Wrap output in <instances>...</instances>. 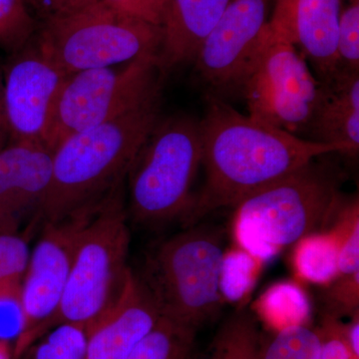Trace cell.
I'll return each mask as SVG.
<instances>
[{
  "mask_svg": "<svg viewBox=\"0 0 359 359\" xmlns=\"http://www.w3.org/2000/svg\"><path fill=\"white\" fill-rule=\"evenodd\" d=\"M55 1H57V0H55Z\"/></svg>",
  "mask_w": 359,
  "mask_h": 359,
  "instance_id": "cell-35",
  "label": "cell"
},
{
  "mask_svg": "<svg viewBox=\"0 0 359 359\" xmlns=\"http://www.w3.org/2000/svg\"><path fill=\"white\" fill-rule=\"evenodd\" d=\"M96 0H57L56 11H70L93 4Z\"/></svg>",
  "mask_w": 359,
  "mask_h": 359,
  "instance_id": "cell-34",
  "label": "cell"
},
{
  "mask_svg": "<svg viewBox=\"0 0 359 359\" xmlns=\"http://www.w3.org/2000/svg\"><path fill=\"white\" fill-rule=\"evenodd\" d=\"M327 287V313L339 318L341 314L353 316L359 313V271L340 275Z\"/></svg>",
  "mask_w": 359,
  "mask_h": 359,
  "instance_id": "cell-29",
  "label": "cell"
},
{
  "mask_svg": "<svg viewBox=\"0 0 359 359\" xmlns=\"http://www.w3.org/2000/svg\"><path fill=\"white\" fill-rule=\"evenodd\" d=\"M36 40L42 50L70 75L159 53L163 29L116 13L96 0L75 11L51 14Z\"/></svg>",
  "mask_w": 359,
  "mask_h": 359,
  "instance_id": "cell-7",
  "label": "cell"
},
{
  "mask_svg": "<svg viewBox=\"0 0 359 359\" xmlns=\"http://www.w3.org/2000/svg\"><path fill=\"white\" fill-rule=\"evenodd\" d=\"M292 247L290 263L299 280L328 285L340 276L337 241L330 231L309 233Z\"/></svg>",
  "mask_w": 359,
  "mask_h": 359,
  "instance_id": "cell-19",
  "label": "cell"
},
{
  "mask_svg": "<svg viewBox=\"0 0 359 359\" xmlns=\"http://www.w3.org/2000/svg\"><path fill=\"white\" fill-rule=\"evenodd\" d=\"M308 140L340 145L351 158L359 151V72L339 71L321 83L320 97L306 133Z\"/></svg>",
  "mask_w": 359,
  "mask_h": 359,
  "instance_id": "cell-16",
  "label": "cell"
},
{
  "mask_svg": "<svg viewBox=\"0 0 359 359\" xmlns=\"http://www.w3.org/2000/svg\"><path fill=\"white\" fill-rule=\"evenodd\" d=\"M264 264L238 245L224 250L219 271V290L224 302H244L254 290Z\"/></svg>",
  "mask_w": 359,
  "mask_h": 359,
  "instance_id": "cell-22",
  "label": "cell"
},
{
  "mask_svg": "<svg viewBox=\"0 0 359 359\" xmlns=\"http://www.w3.org/2000/svg\"><path fill=\"white\" fill-rule=\"evenodd\" d=\"M320 328L295 325L262 337L261 359H320Z\"/></svg>",
  "mask_w": 359,
  "mask_h": 359,
  "instance_id": "cell-23",
  "label": "cell"
},
{
  "mask_svg": "<svg viewBox=\"0 0 359 359\" xmlns=\"http://www.w3.org/2000/svg\"><path fill=\"white\" fill-rule=\"evenodd\" d=\"M102 199L84 205L65 219L43 223L41 237L30 252L21 285L18 302L20 332L13 347V359L25 355L36 342L40 328L57 311L80 235Z\"/></svg>",
  "mask_w": 359,
  "mask_h": 359,
  "instance_id": "cell-10",
  "label": "cell"
},
{
  "mask_svg": "<svg viewBox=\"0 0 359 359\" xmlns=\"http://www.w3.org/2000/svg\"><path fill=\"white\" fill-rule=\"evenodd\" d=\"M46 337L33 344L29 359H85L86 332L77 325H59L47 332Z\"/></svg>",
  "mask_w": 359,
  "mask_h": 359,
  "instance_id": "cell-27",
  "label": "cell"
},
{
  "mask_svg": "<svg viewBox=\"0 0 359 359\" xmlns=\"http://www.w3.org/2000/svg\"><path fill=\"white\" fill-rule=\"evenodd\" d=\"M262 334L252 314L237 311L219 328L204 358L191 359H261Z\"/></svg>",
  "mask_w": 359,
  "mask_h": 359,
  "instance_id": "cell-20",
  "label": "cell"
},
{
  "mask_svg": "<svg viewBox=\"0 0 359 359\" xmlns=\"http://www.w3.org/2000/svg\"><path fill=\"white\" fill-rule=\"evenodd\" d=\"M30 252L25 236L0 233V302H18Z\"/></svg>",
  "mask_w": 359,
  "mask_h": 359,
  "instance_id": "cell-25",
  "label": "cell"
},
{
  "mask_svg": "<svg viewBox=\"0 0 359 359\" xmlns=\"http://www.w3.org/2000/svg\"><path fill=\"white\" fill-rule=\"evenodd\" d=\"M334 235L339 250L340 275L359 271L358 197H342L327 229Z\"/></svg>",
  "mask_w": 359,
  "mask_h": 359,
  "instance_id": "cell-24",
  "label": "cell"
},
{
  "mask_svg": "<svg viewBox=\"0 0 359 359\" xmlns=\"http://www.w3.org/2000/svg\"><path fill=\"white\" fill-rule=\"evenodd\" d=\"M8 143V132H7L6 117L4 108V84L0 76V150Z\"/></svg>",
  "mask_w": 359,
  "mask_h": 359,
  "instance_id": "cell-33",
  "label": "cell"
},
{
  "mask_svg": "<svg viewBox=\"0 0 359 359\" xmlns=\"http://www.w3.org/2000/svg\"><path fill=\"white\" fill-rule=\"evenodd\" d=\"M342 0H276L269 28L299 47L320 82L339 70L337 40Z\"/></svg>",
  "mask_w": 359,
  "mask_h": 359,
  "instance_id": "cell-13",
  "label": "cell"
},
{
  "mask_svg": "<svg viewBox=\"0 0 359 359\" xmlns=\"http://www.w3.org/2000/svg\"><path fill=\"white\" fill-rule=\"evenodd\" d=\"M266 0H231L193 62L217 90H240L266 21Z\"/></svg>",
  "mask_w": 359,
  "mask_h": 359,
  "instance_id": "cell-12",
  "label": "cell"
},
{
  "mask_svg": "<svg viewBox=\"0 0 359 359\" xmlns=\"http://www.w3.org/2000/svg\"><path fill=\"white\" fill-rule=\"evenodd\" d=\"M196 334L191 328L161 318L128 359H191L195 353Z\"/></svg>",
  "mask_w": 359,
  "mask_h": 359,
  "instance_id": "cell-21",
  "label": "cell"
},
{
  "mask_svg": "<svg viewBox=\"0 0 359 359\" xmlns=\"http://www.w3.org/2000/svg\"><path fill=\"white\" fill-rule=\"evenodd\" d=\"M240 91L250 118L299 136L318 107L320 82L297 47L266 23Z\"/></svg>",
  "mask_w": 359,
  "mask_h": 359,
  "instance_id": "cell-9",
  "label": "cell"
},
{
  "mask_svg": "<svg viewBox=\"0 0 359 359\" xmlns=\"http://www.w3.org/2000/svg\"><path fill=\"white\" fill-rule=\"evenodd\" d=\"M36 25L26 0H0V48L20 50L34 37Z\"/></svg>",
  "mask_w": 359,
  "mask_h": 359,
  "instance_id": "cell-26",
  "label": "cell"
},
{
  "mask_svg": "<svg viewBox=\"0 0 359 359\" xmlns=\"http://www.w3.org/2000/svg\"><path fill=\"white\" fill-rule=\"evenodd\" d=\"M205 182L182 219L195 226L208 215L236 205L321 156L351 157L344 146L318 143L243 115L217 97L200 120Z\"/></svg>",
  "mask_w": 359,
  "mask_h": 359,
  "instance_id": "cell-1",
  "label": "cell"
},
{
  "mask_svg": "<svg viewBox=\"0 0 359 359\" xmlns=\"http://www.w3.org/2000/svg\"><path fill=\"white\" fill-rule=\"evenodd\" d=\"M201 167L200 121L185 115L160 118L127 172V212L141 224L182 221Z\"/></svg>",
  "mask_w": 359,
  "mask_h": 359,
  "instance_id": "cell-6",
  "label": "cell"
},
{
  "mask_svg": "<svg viewBox=\"0 0 359 359\" xmlns=\"http://www.w3.org/2000/svg\"><path fill=\"white\" fill-rule=\"evenodd\" d=\"M344 335L353 359H359V313L351 316V323L344 325Z\"/></svg>",
  "mask_w": 359,
  "mask_h": 359,
  "instance_id": "cell-32",
  "label": "cell"
},
{
  "mask_svg": "<svg viewBox=\"0 0 359 359\" xmlns=\"http://www.w3.org/2000/svg\"><path fill=\"white\" fill-rule=\"evenodd\" d=\"M158 53L139 56L123 66L79 71L59 90L44 144L53 152L72 135L127 112L161 93Z\"/></svg>",
  "mask_w": 359,
  "mask_h": 359,
  "instance_id": "cell-8",
  "label": "cell"
},
{
  "mask_svg": "<svg viewBox=\"0 0 359 359\" xmlns=\"http://www.w3.org/2000/svg\"><path fill=\"white\" fill-rule=\"evenodd\" d=\"M231 0H170L158 59L163 73L193 62Z\"/></svg>",
  "mask_w": 359,
  "mask_h": 359,
  "instance_id": "cell-17",
  "label": "cell"
},
{
  "mask_svg": "<svg viewBox=\"0 0 359 359\" xmlns=\"http://www.w3.org/2000/svg\"><path fill=\"white\" fill-rule=\"evenodd\" d=\"M67 76L34 37L11 53L2 77L8 142L44 144L59 90Z\"/></svg>",
  "mask_w": 359,
  "mask_h": 359,
  "instance_id": "cell-11",
  "label": "cell"
},
{
  "mask_svg": "<svg viewBox=\"0 0 359 359\" xmlns=\"http://www.w3.org/2000/svg\"><path fill=\"white\" fill-rule=\"evenodd\" d=\"M116 13L162 27L170 0H98Z\"/></svg>",
  "mask_w": 359,
  "mask_h": 359,
  "instance_id": "cell-30",
  "label": "cell"
},
{
  "mask_svg": "<svg viewBox=\"0 0 359 359\" xmlns=\"http://www.w3.org/2000/svg\"><path fill=\"white\" fill-rule=\"evenodd\" d=\"M259 320L273 332L295 325H309L311 304L299 283L285 280L269 285L254 304Z\"/></svg>",
  "mask_w": 359,
  "mask_h": 359,
  "instance_id": "cell-18",
  "label": "cell"
},
{
  "mask_svg": "<svg viewBox=\"0 0 359 359\" xmlns=\"http://www.w3.org/2000/svg\"><path fill=\"white\" fill-rule=\"evenodd\" d=\"M53 152L36 142H11L0 150V233H16L36 211L51 181Z\"/></svg>",
  "mask_w": 359,
  "mask_h": 359,
  "instance_id": "cell-15",
  "label": "cell"
},
{
  "mask_svg": "<svg viewBox=\"0 0 359 359\" xmlns=\"http://www.w3.org/2000/svg\"><path fill=\"white\" fill-rule=\"evenodd\" d=\"M224 237L218 228L191 226L150 250L140 273L161 316L197 332L218 316Z\"/></svg>",
  "mask_w": 359,
  "mask_h": 359,
  "instance_id": "cell-5",
  "label": "cell"
},
{
  "mask_svg": "<svg viewBox=\"0 0 359 359\" xmlns=\"http://www.w3.org/2000/svg\"><path fill=\"white\" fill-rule=\"evenodd\" d=\"M122 183L101 200L82 231L57 311L36 341L62 325L91 327L117 302L131 268L130 231Z\"/></svg>",
  "mask_w": 359,
  "mask_h": 359,
  "instance_id": "cell-4",
  "label": "cell"
},
{
  "mask_svg": "<svg viewBox=\"0 0 359 359\" xmlns=\"http://www.w3.org/2000/svg\"><path fill=\"white\" fill-rule=\"evenodd\" d=\"M320 359H353L344 335V323L337 316L325 313L320 327Z\"/></svg>",
  "mask_w": 359,
  "mask_h": 359,
  "instance_id": "cell-31",
  "label": "cell"
},
{
  "mask_svg": "<svg viewBox=\"0 0 359 359\" xmlns=\"http://www.w3.org/2000/svg\"><path fill=\"white\" fill-rule=\"evenodd\" d=\"M160 118L161 93L61 142L53 151L51 181L37 218L43 223L59 221L102 199L124 181Z\"/></svg>",
  "mask_w": 359,
  "mask_h": 359,
  "instance_id": "cell-2",
  "label": "cell"
},
{
  "mask_svg": "<svg viewBox=\"0 0 359 359\" xmlns=\"http://www.w3.org/2000/svg\"><path fill=\"white\" fill-rule=\"evenodd\" d=\"M161 318L152 297L131 269L119 299L85 330V359H128Z\"/></svg>",
  "mask_w": 359,
  "mask_h": 359,
  "instance_id": "cell-14",
  "label": "cell"
},
{
  "mask_svg": "<svg viewBox=\"0 0 359 359\" xmlns=\"http://www.w3.org/2000/svg\"><path fill=\"white\" fill-rule=\"evenodd\" d=\"M339 71L359 72V0L341 6L337 40Z\"/></svg>",
  "mask_w": 359,
  "mask_h": 359,
  "instance_id": "cell-28",
  "label": "cell"
},
{
  "mask_svg": "<svg viewBox=\"0 0 359 359\" xmlns=\"http://www.w3.org/2000/svg\"><path fill=\"white\" fill-rule=\"evenodd\" d=\"M325 156L241 201L233 208L235 245L266 263L302 238L327 230L344 197L346 173Z\"/></svg>",
  "mask_w": 359,
  "mask_h": 359,
  "instance_id": "cell-3",
  "label": "cell"
}]
</instances>
